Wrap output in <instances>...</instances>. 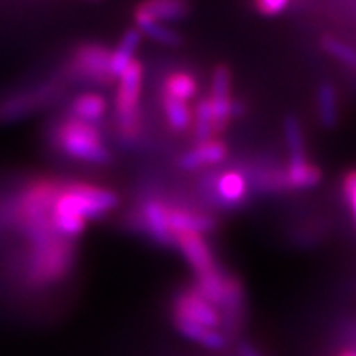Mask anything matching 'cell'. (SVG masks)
I'll list each match as a JSON object with an SVG mask.
<instances>
[{"label":"cell","instance_id":"1","mask_svg":"<svg viewBox=\"0 0 356 356\" xmlns=\"http://www.w3.org/2000/svg\"><path fill=\"white\" fill-rule=\"evenodd\" d=\"M53 140L60 147L62 153L71 159L99 165L108 164L111 160V153L104 145L102 135L93 124L67 118L60 126H56Z\"/></svg>","mask_w":356,"mask_h":356},{"label":"cell","instance_id":"2","mask_svg":"<svg viewBox=\"0 0 356 356\" xmlns=\"http://www.w3.org/2000/svg\"><path fill=\"white\" fill-rule=\"evenodd\" d=\"M118 204V197L109 189L88 186V184H73L64 191L58 193L53 211L67 213V215L79 216L88 220L100 218Z\"/></svg>","mask_w":356,"mask_h":356},{"label":"cell","instance_id":"3","mask_svg":"<svg viewBox=\"0 0 356 356\" xmlns=\"http://www.w3.org/2000/svg\"><path fill=\"white\" fill-rule=\"evenodd\" d=\"M142 64L133 60L120 79H118L117 91V120L120 133L127 138H135L140 129V115H138V104H140L142 91Z\"/></svg>","mask_w":356,"mask_h":356},{"label":"cell","instance_id":"4","mask_svg":"<svg viewBox=\"0 0 356 356\" xmlns=\"http://www.w3.org/2000/svg\"><path fill=\"white\" fill-rule=\"evenodd\" d=\"M213 113L215 133L224 131L233 115L234 102L231 99V71L229 67L218 66L211 79V97L207 99Z\"/></svg>","mask_w":356,"mask_h":356},{"label":"cell","instance_id":"5","mask_svg":"<svg viewBox=\"0 0 356 356\" xmlns=\"http://www.w3.org/2000/svg\"><path fill=\"white\" fill-rule=\"evenodd\" d=\"M175 318H184L189 322L200 323L206 327H218L220 316L216 313L215 305L202 298L197 291H184L177 296L175 302Z\"/></svg>","mask_w":356,"mask_h":356},{"label":"cell","instance_id":"6","mask_svg":"<svg viewBox=\"0 0 356 356\" xmlns=\"http://www.w3.org/2000/svg\"><path fill=\"white\" fill-rule=\"evenodd\" d=\"M51 93L53 86H42L33 91H24V93L11 95L8 99L0 100V122H15L26 117L28 113L46 104Z\"/></svg>","mask_w":356,"mask_h":356},{"label":"cell","instance_id":"7","mask_svg":"<svg viewBox=\"0 0 356 356\" xmlns=\"http://www.w3.org/2000/svg\"><path fill=\"white\" fill-rule=\"evenodd\" d=\"M109 56L111 51L99 44H82L75 51V67L95 82H111Z\"/></svg>","mask_w":356,"mask_h":356},{"label":"cell","instance_id":"8","mask_svg":"<svg viewBox=\"0 0 356 356\" xmlns=\"http://www.w3.org/2000/svg\"><path fill=\"white\" fill-rule=\"evenodd\" d=\"M175 244L178 245L180 253L186 257L188 264L193 267V271L197 273V275L215 269V258H213L211 249H209V245H207L202 234H177L175 236Z\"/></svg>","mask_w":356,"mask_h":356},{"label":"cell","instance_id":"9","mask_svg":"<svg viewBox=\"0 0 356 356\" xmlns=\"http://www.w3.org/2000/svg\"><path fill=\"white\" fill-rule=\"evenodd\" d=\"M227 156V147L220 140H207L193 147L191 151L184 153L178 160V165L186 171H195V169L206 168V165L220 164Z\"/></svg>","mask_w":356,"mask_h":356},{"label":"cell","instance_id":"10","mask_svg":"<svg viewBox=\"0 0 356 356\" xmlns=\"http://www.w3.org/2000/svg\"><path fill=\"white\" fill-rule=\"evenodd\" d=\"M168 222L173 236L184 233L206 234L211 233L216 227V220L213 216L193 213L188 211V209H171V207H169L168 211Z\"/></svg>","mask_w":356,"mask_h":356},{"label":"cell","instance_id":"11","mask_svg":"<svg viewBox=\"0 0 356 356\" xmlns=\"http://www.w3.org/2000/svg\"><path fill=\"white\" fill-rule=\"evenodd\" d=\"M168 211L169 207L164 206L159 200L145 202L144 209H142V218L145 222V229L149 231V234L156 242L164 245L175 244V236L171 233V229H169Z\"/></svg>","mask_w":356,"mask_h":356},{"label":"cell","instance_id":"12","mask_svg":"<svg viewBox=\"0 0 356 356\" xmlns=\"http://www.w3.org/2000/svg\"><path fill=\"white\" fill-rule=\"evenodd\" d=\"M142 40V33L136 28H129L126 33L122 35L118 46L115 47V51H111V56H109V73H111V79H120L124 71L129 67L135 58V51L138 44Z\"/></svg>","mask_w":356,"mask_h":356},{"label":"cell","instance_id":"13","mask_svg":"<svg viewBox=\"0 0 356 356\" xmlns=\"http://www.w3.org/2000/svg\"><path fill=\"white\" fill-rule=\"evenodd\" d=\"M136 11L156 22L180 20L189 13L188 0H144Z\"/></svg>","mask_w":356,"mask_h":356},{"label":"cell","instance_id":"14","mask_svg":"<svg viewBox=\"0 0 356 356\" xmlns=\"http://www.w3.org/2000/svg\"><path fill=\"white\" fill-rule=\"evenodd\" d=\"M177 323V329L180 331V334L186 338H189L191 342H197L200 346L207 347V349H213V351H222L227 346V340L222 333H218L216 329L206 327V325H200V323L189 322V320L184 318H175Z\"/></svg>","mask_w":356,"mask_h":356},{"label":"cell","instance_id":"15","mask_svg":"<svg viewBox=\"0 0 356 356\" xmlns=\"http://www.w3.org/2000/svg\"><path fill=\"white\" fill-rule=\"evenodd\" d=\"M106 108H108V104H106V99L100 97V95H79L70 106V118H75V120L86 124H95L104 117Z\"/></svg>","mask_w":356,"mask_h":356},{"label":"cell","instance_id":"16","mask_svg":"<svg viewBox=\"0 0 356 356\" xmlns=\"http://www.w3.org/2000/svg\"><path fill=\"white\" fill-rule=\"evenodd\" d=\"M322 180V171L314 164L305 162H298V164L287 165V169L282 173V182L284 188L289 189H311L314 186H318Z\"/></svg>","mask_w":356,"mask_h":356},{"label":"cell","instance_id":"17","mask_svg":"<svg viewBox=\"0 0 356 356\" xmlns=\"http://www.w3.org/2000/svg\"><path fill=\"white\" fill-rule=\"evenodd\" d=\"M316 115L325 129H333L338 124V93L331 82H323L316 93Z\"/></svg>","mask_w":356,"mask_h":356},{"label":"cell","instance_id":"18","mask_svg":"<svg viewBox=\"0 0 356 356\" xmlns=\"http://www.w3.org/2000/svg\"><path fill=\"white\" fill-rule=\"evenodd\" d=\"M216 193L225 206H236L240 202H244L245 193H248L245 178L236 171H227L216 180Z\"/></svg>","mask_w":356,"mask_h":356},{"label":"cell","instance_id":"19","mask_svg":"<svg viewBox=\"0 0 356 356\" xmlns=\"http://www.w3.org/2000/svg\"><path fill=\"white\" fill-rule=\"evenodd\" d=\"M135 24L140 33L147 35V37L156 40V42L164 44V46H180L182 44V37L175 29L168 28L162 22H156V20L149 19V17H145L138 11H135Z\"/></svg>","mask_w":356,"mask_h":356},{"label":"cell","instance_id":"20","mask_svg":"<svg viewBox=\"0 0 356 356\" xmlns=\"http://www.w3.org/2000/svg\"><path fill=\"white\" fill-rule=\"evenodd\" d=\"M162 108H164L169 126L177 129V131H186L193 124V115L188 102L175 99L168 93H162Z\"/></svg>","mask_w":356,"mask_h":356},{"label":"cell","instance_id":"21","mask_svg":"<svg viewBox=\"0 0 356 356\" xmlns=\"http://www.w3.org/2000/svg\"><path fill=\"white\" fill-rule=\"evenodd\" d=\"M224 284L225 277H222L218 269H211V271L202 273L197 275V291L202 298H206L209 304L220 305L222 304V295H224Z\"/></svg>","mask_w":356,"mask_h":356},{"label":"cell","instance_id":"22","mask_svg":"<svg viewBox=\"0 0 356 356\" xmlns=\"http://www.w3.org/2000/svg\"><path fill=\"white\" fill-rule=\"evenodd\" d=\"M284 135H286L287 151H289V162L291 164H298L305 162V144H304V133L302 126L296 117H287L284 122Z\"/></svg>","mask_w":356,"mask_h":356},{"label":"cell","instance_id":"23","mask_svg":"<svg viewBox=\"0 0 356 356\" xmlns=\"http://www.w3.org/2000/svg\"><path fill=\"white\" fill-rule=\"evenodd\" d=\"M198 91V84L195 76L189 75V73H173L165 79L164 93L171 95L175 99L184 100L188 102L191 100Z\"/></svg>","mask_w":356,"mask_h":356},{"label":"cell","instance_id":"24","mask_svg":"<svg viewBox=\"0 0 356 356\" xmlns=\"http://www.w3.org/2000/svg\"><path fill=\"white\" fill-rule=\"evenodd\" d=\"M193 122H195V138L198 140V144L213 140V135H215V122H213V113L211 108H209L207 99L200 100V102L197 104Z\"/></svg>","mask_w":356,"mask_h":356},{"label":"cell","instance_id":"25","mask_svg":"<svg viewBox=\"0 0 356 356\" xmlns=\"http://www.w3.org/2000/svg\"><path fill=\"white\" fill-rule=\"evenodd\" d=\"M242 304H244V291H242V286L233 277H225L224 295H222L220 305L227 311L229 316H236L240 313V309H242Z\"/></svg>","mask_w":356,"mask_h":356},{"label":"cell","instance_id":"26","mask_svg":"<svg viewBox=\"0 0 356 356\" xmlns=\"http://www.w3.org/2000/svg\"><path fill=\"white\" fill-rule=\"evenodd\" d=\"M322 47L329 53V55L334 56L337 60H340L342 64H346V66L356 70V49L355 47L347 46V44H343L342 40H338V38H333V37H323Z\"/></svg>","mask_w":356,"mask_h":356},{"label":"cell","instance_id":"27","mask_svg":"<svg viewBox=\"0 0 356 356\" xmlns=\"http://www.w3.org/2000/svg\"><path fill=\"white\" fill-rule=\"evenodd\" d=\"M291 0H254V6L260 15L266 17H277L289 6Z\"/></svg>","mask_w":356,"mask_h":356},{"label":"cell","instance_id":"28","mask_svg":"<svg viewBox=\"0 0 356 356\" xmlns=\"http://www.w3.org/2000/svg\"><path fill=\"white\" fill-rule=\"evenodd\" d=\"M343 195H346V200L349 202V206L353 209V216L356 220V169L353 171H347V175L343 177Z\"/></svg>","mask_w":356,"mask_h":356},{"label":"cell","instance_id":"29","mask_svg":"<svg viewBox=\"0 0 356 356\" xmlns=\"http://www.w3.org/2000/svg\"><path fill=\"white\" fill-rule=\"evenodd\" d=\"M238 356H262L258 353V349L254 346H251L249 342H240L238 343Z\"/></svg>","mask_w":356,"mask_h":356},{"label":"cell","instance_id":"30","mask_svg":"<svg viewBox=\"0 0 356 356\" xmlns=\"http://www.w3.org/2000/svg\"><path fill=\"white\" fill-rule=\"evenodd\" d=\"M338 356H356V351H343V353H340Z\"/></svg>","mask_w":356,"mask_h":356},{"label":"cell","instance_id":"31","mask_svg":"<svg viewBox=\"0 0 356 356\" xmlns=\"http://www.w3.org/2000/svg\"><path fill=\"white\" fill-rule=\"evenodd\" d=\"M91 2H99V0H91Z\"/></svg>","mask_w":356,"mask_h":356}]
</instances>
